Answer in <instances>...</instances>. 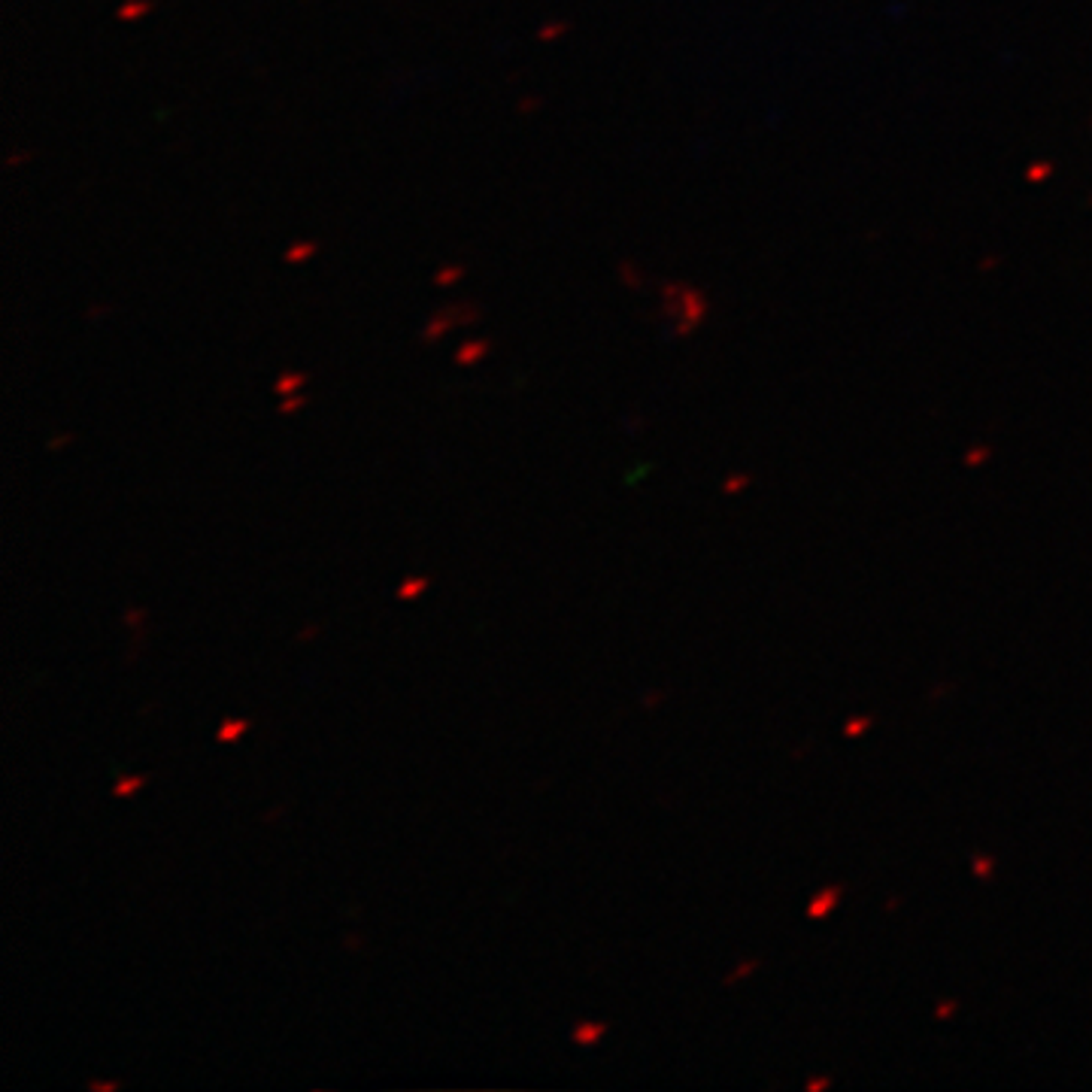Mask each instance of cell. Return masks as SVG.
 Masks as SVG:
<instances>
[{"mask_svg":"<svg viewBox=\"0 0 1092 1092\" xmlns=\"http://www.w3.org/2000/svg\"><path fill=\"white\" fill-rule=\"evenodd\" d=\"M604 1031H607L604 1023H586V1020H580V1023L574 1025V1031H570V1038H574V1044L592 1046L601 1035H604Z\"/></svg>","mask_w":1092,"mask_h":1092,"instance_id":"1","label":"cell"},{"mask_svg":"<svg viewBox=\"0 0 1092 1092\" xmlns=\"http://www.w3.org/2000/svg\"><path fill=\"white\" fill-rule=\"evenodd\" d=\"M121 1086V1080H88V1089H94V1092H113V1089H119Z\"/></svg>","mask_w":1092,"mask_h":1092,"instance_id":"5","label":"cell"},{"mask_svg":"<svg viewBox=\"0 0 1092 1092\" xmlns=\"http://www.w3.org/2000/svg\"><path fill=\"white\" fill-rule=\"evenodd\" d=\"M316 631H318L316 625H307V629H303V634H301V640H310V637L316 634Z\"/></svg>","mask_w":1092,"mask_h":1092,"instance_id":"7","label":"cell"},{"mask_svg":"<svg viewBox=\"0 0 1092 1092\" xmlns=\"http://www.w3.org/2000/svg\"><path fill=\"white\" fill-rule=\"evenodd\" d=\"M425 589H428V580H425V576H407V580L401 583V589H398V598L413 601L416 595H422Z\"/></svg>","mask_w":1092,"mask_h":1092,"instance_id":"4","label":"cell"},{"mask_svg":"<svg viewBox=\"0 0 1092 1092\" xmlns=\"http://www.w3.org/2000/svg\"><path fill=\"white\" fill-rule=\"evenodd\" d=\"M246 728H249V720H225L216 737H219L222 743H231V741H237V737L246 735Z\"/></svg>","mask_w":1092,"mask_h":1092,"instance_id":"3","label":"cell"},{"mask_svg":"<svg viewBox=\"0 0 1092 1092\" xmlns=\"http://www.w3.org/2000/svg\"><path fill=\"white\" fill-rule=\"evenodd\" d=\"M125 619H128L131 625H136V622L143 619V613H140V610H128V616H125Z\"/></svg>","mask_w":1092,"mask_h":1092,"instance_id":"6","label":"cell"},{"mask_svg":"<svg viewBox=\"0 0 1092 1092\" xmlns=\"http://www.w3.org/2000/svg\"><path fill=\"white\" fill-rule=\"evenodd\" d=\"M146 780H149L146 774H134V777H119V780H115V786H113V795H115V798H128V795H134L136 789L146 786Z\"/></svg>","mask_w":1092,"mask_h":1092,"instance_id":"2","label":"cell"}]
</instances>
